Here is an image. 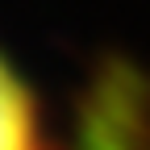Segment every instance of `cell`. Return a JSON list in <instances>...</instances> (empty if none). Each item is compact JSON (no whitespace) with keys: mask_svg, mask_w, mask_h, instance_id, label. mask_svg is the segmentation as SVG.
<instances>
[{"mask_svg":"<svg viewBox=\"0 0 150 150\" xmlns=\"http://www.w3.org/2000/svg\"><path fill=\"white\" fill-rule=\"evenodd\" d=\"M75 150H150V92L134 67L108 63L92 79Z\"/></svg>","mask_w":150,"mask_h":150,"instance_id":"cell-1","label":"cell"},{"mask_svg":"<svg viewBox=\"0 0 150 150\" xmlns=\"http://www.w3.org/2000/svg\"><path fill=\"white\" fill-rule=\"evenodd\" d=\"M0 150H38L29 92L4 59H0Z\"/></svg>","mask_w":150,"mask_h":150,"instance_id":"cell-2","label":"cell"}]
</instances>
